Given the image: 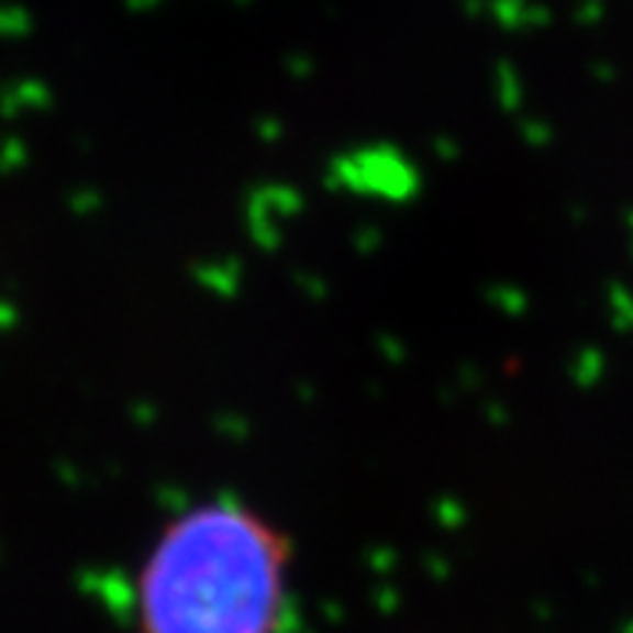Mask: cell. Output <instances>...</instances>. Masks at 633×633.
<instances>
[{
  "mask_svg": "<svg viewBox=\"0 0 633 633\" xmlns=\"http://www.w3.org/2000/svg\"><path fill=\"white\" fill-rule=\"evenodd\" d=\"M295 543L240 498L175 514L136 576L140 633H278L291 595Z\"/></svg>",
  "mask_w": 633,
  "mask_h": 633,
  "instance_id": "obj_1",
  "label": "cell"
}]
</instances>
